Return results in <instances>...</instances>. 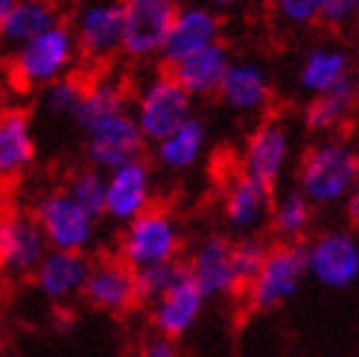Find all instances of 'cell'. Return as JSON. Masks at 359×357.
Segmentation results:
<instances>
[{"instance_id":"1","label":"cell","mask_w":359,"mask_h":357,"mask_svg":"<svg viewBox=\"0 0 359 357\" xmlns=\"http://www.w3.org/2000/svg\"><path fill=\"white\" fill-rule=\"evenodd\" d=\"M359 158L345 135L318 138L304 150L295 170V190L313 208L342 205L356 190Z\"/></svg>"},{"instance_id":"2","label":"cell","mask_w":359,"mask_h":357,"mask_svg":"<svg viewBox=\"0 0 359 357\" xmlns=\"http://www.w3.org/2000/svg\"><path fill=\"white\" fill-rule=\"evenodd\" d=\"M76 44L70 27L62 21L53 30L41 32L39 39H32L21 47L12 50L9 59V74L18 88H47L59 82L62 77H70V70L76 67Z\"/></svg>"},{"instance_id":"3","label":"cell","mask_w":359,"mask_h":357,"mask_svg":"<svg viewBox=\"0 0 359 357\" xmlns=\"http://www.w3.org/2000/svg\"><path fill=\"white\" fill-rule=\"evenodd\" d=\"M182 252V223L175 220L170 208L152 205L140 217L123 226L120 238V261L129 270H143V266L172 264Z\"/></svg>"},{"instance_id":"4","label":"cell","mask_w":359,"mask_h":357,"mask_svg":"<svg viewBox=\"0 0 359 357\" xmlns=\"http://www.w3.org/2000/svg\"><path fill=\"white\" fill-rule=\"evenodd\" d=\"M129 112L140 129V138L149 147L193 117V100L175 85L170 74H152L135 91V105H129Z\"/></svg>"},{"instance_id":"5","label":"cell","mask_w":359,"mask_h":357,"mask_svg":"<svg viewBox=\"0 0 359 357\" xmlns=\"http://www.w3.org/2000/svg\"><path fill=\"white\" fill-rule=\"evenodd\" d=\"M67 27L85 65H109L123 53V0H82Z\"/></svg>"},{"instance_id":"6","label":"cell","mask_w":359,"mask_h":357,"mask_svg":"<svg viewBox=\"0 0 359 357\" xmlns=\"http://www.w3.org/2000/svg\"><path fill=\"white\" fill-rule=\"evenodd\" d=\"M32 220L41 228L44 243L53 252H88L97 240V226L88 211H82L65 190H47L35 200Z\"/></svg>"},{"instance_id":"7","label":"cell","mask_w":359,"mask_h":357,"mask_svg":"<svg viewBox=\"0 0 359 357\" xmlns=\"http://www.w3.org/2000/svg\"><path fill=\"white\" fill-rule=\"evenodd\" d=\"M304 275V246L301 243H280L269 249L257 275L245 284L248 305L255 311H275L286 305L301 287Z\"/></svg>"},{"instance_id":"8","label":"cell","mask_w":359,"mask_h":357,"mask_svg":"<svg viewBox=\"0 0 359 357\" xmlns=\"http://www.w3.org/2000/svg\"><path fill=\"white\" fill-rule=\"evenodd\" d=\"M304 270L327 290H348L359 278V243L351 231L330 228L304 246Z\"/></svg>"},{"instance_id":"9","label":"cell","mask_w":359,"mask_h":357,"mask_svg":"<svg viewBox=\"0 0 359 357\" xmlns=\"http://www.w3.org/2000/svg\"><path fill=\"white\" fill-rule=\"evenodd\" d=\"M178 6V0H123V56L158 59Z\"/></svg>"},{"instance_id":"10","label":"cell","mask_w":359,"mask_h":357,"mask_svg":"<svg viewBox=\"0 0 359 357\" xmlns=\"http://www.w3.org/2000/svg\"><path fill=\"white\" fill-rule=\"evenodd\" d=\"M292 129L280 117H266L248 132L240 152V173L275 188L292 158Z\"/></svg>"},{"instance_id":"11","label":"cell","mask_w":359,"mask_h":357,"mask_svg":"<svg viewBox=\"0 0 359 357\" xmlns=\"http://www.w3.org/2000/svg\"><path fill=\"white\" fill-rule=\"evenodd\" d=\"M155 205V173L147 158H135L105 173V205L102 217L117 226L132 223Z\"/></svg>"},{"instance_id":"12","label":"cell","mask_w":359,"mask_h":357,"mask_svg":"<svg viewBox=\"0 0 359 357\" xmlns=\"http://www.w3.org/2000/svg\"><path fill=\"white\" fill-rule=\"evenodd\" d=\"M143 152H147V141L140 138L132 112H120L85 132L88 164L102 173H109L120 164H129L135 158H143Z\"/></svg>"},{"instance_id":"13","label":"cell","mask_w":359,"mask_h":357,"mask_svg":"<svg viewBox=\"0 0 359 357\" xmlns=\"http://www.w3.org/2000/svg\"><path fill=\"white\" fill-rule=\"evenodd\" d=\"M219 41H222L219 12L208 9L205 4H187V6H178L158 59L167 67H172L175 62H182L193 56V53H199L210 44H219Z\"/></svg>"},{"instance_id":"14","label":"cell","mask_w":359,"mask_h":357,"mask_svg":"<svg viewBox=\"0 0 359 357\" xmlns=\"http://www.w3.org/2000/svg\"><path fill=\"white\" fill-rule=\"evenodd\" d=\"M217 97L234 115L257 117L266 115L275 100V82L269 67L257 59H234L228 65Z\"/></svg>"},{"instance_id":"15","label":"cell","mask_w":359,"mask_h":357,"mask_svg":"<svg viewBox=\"0 0 359 357\" xmlns=\"http://www.w3.org/2000/svg\"><path fill=\"white\" fill-rule=\"evenodd\" d=\"M275 193L269 185L248 178L243 173L231 176L222 193V214L231 231L243 238H255L263 226H269V211H272Z\"/></svg>"},{"instance_id":"16","label":"cell","mask_w":359,"mask_h":357,"mask_svg":"<svg viewBox=\"0 0 359 357\" xmlns=\"http://www.w3.org/2000/svg\"><path fill=\"white\" fill-rule=\"evenodd\" d=\"M184 273L205 299H222L240 290L234 264H231V240L222 235H208L196 246L184 264Z\"/></svg>"},{"instance_id":"17","label":"cell","mask_w":359,"mask_h":357,"mask_svg":"<svg viewBox=\"0 0 359 357\" xmlns=\"http://www.w3.org/2000/svg\"><path fill=\"white\" fill-rule=\"evenodd\" d=\"M44 255L47 243L32 214L15 211L0 217V270L12 275H32Z\"/></svg>"},{"instance_id":"18","label":"cell","mask_w":359,"mask_h":357,"mask_svg":"<svg viewBox=\"0 0 359 357\" xmlns=\"http://www.w3.org/2000/svg\"><path fill=\"white\" fill-rule=\"evenodd\" d=\"M295 79H298V88L310 100L330 94L339 85L356 79L351 67V53L339 41H321L301 56Z\"/></svg>"},{"instance_id":"19","label":"cell","mask_w":359,"mask_h":357,"mask_svg":"<svg viewBox=\"0 0 359 357\" xmlns=\"http://www.w3.org/2000/svg\"><path fill=\"white\" fill-rule=\"evenodd\" d=\"M82 299L91 308L105 311V313L129 311L132 305H137V299H135V273L120 258L97 261V264H91V270H88Z\"/></svg>"},{"instance_id":"20","label":"cell","mask_w":359,"mask_h":357,"mask_svg":"<svg viewBox=\"0 0 359 357\" xmlns=\"http://www.w3.org/2000/svg\"><path fill=\"white\" fill-rule=\"evenodd\" d=\"M234 62L231 50L219 41V44H210L193 56L175 62L172 67H167V74L175 79V85L190 97V100H208V97H217L222 77L228 65Z\"/></svg>"},{"instance_id":"21","label":"cell","mask_w":359,"mask_h":357,"mask_svg":"<svg viewBox=\"0 0 359 357\" xmlns=\"http://www.w3.org/2000/svg\"><path fill=\"white\" fill-rule=\"evenodd\" d=\"M205 301L208 299L190 281V275L182 273L175 278L172 287L152 305V323H155L158 334L167 337V340H175V337L187 334L196 323H199Z\"/></svg>"},{"instance_id":"22","label":"cell","mask_w":359,"mask_h":357,"mask_svg":"<svg viewBox=\"0 0 359 357\" xmlns=\"http://www.w3.org/2000/svg\"><path fill=\"white\" fill-rule=\"evenodd\" d=\"M88 270H91V261L82 252H53L47 249V255L41 258V264L35 266V284L44 299L65 305V301L82 296Z\"/></svg>"},{"instance_id":"23","label":"cell","mask_w":359,"mask_h":357,"mask_svg":"<svg viewBox=\"0 0 359 357\" xmlns=\"http://www.w3.org/2000/svg\"><path fill=\"white\" fill-rule=\"evenodd\" d=\"M39 144H35L32 117L24 109H0V182L24 176L32 162Z\"/></svg>"},{"instance_id":"24","label":"cell","mask_w":359,"mask_h":357,"mask_svg":"<svg viewBox=\"0 0 359 357\" xmlns=\"http://www.w3.org/2000/svg\"><path fill=\"white\" fill-rule=\"evenodd\" d=\"M152 150H155V164L161 170L190 173L193 167H199V162L208 152V123L193 115L164 141L152 144Z\"/></svg>"},{"instance_id":"25","label":"cell","mask_w":359,"mask_h":357,"mask_svg":"<svg viewBox=\"0 0 359 357\" xmlns=\"http://www.w3.org/2000/svg\"><path fill=\"white\" fill-rule=\"evenodd\" d=\"M120 112H129V91H126V85L117 77H97L94 82H85L82 100L74 112V123L85 135L97 123L109 120Z\"/></svg>"},{"instance_id":"26","label":"cell","mask_w":359,"mask_h":357,"mask_svg":"<svg viewBox=\"0 0 359 357\" xmlns=\"http://www.w3.org/2000/svg\"><path fill=\"white\" fill-rule=\"evenodd\" d=\"M62 24V9L56 0H18L0 27V41L6 47H21L41 32Z\"/></svg>"},{"instance_id":"27","label":"cell","mask_w":359,"mask_h":357,"mask_svg":"<svg viewBox=\"0 0 359 357\" xmlns=\"http://www.w3.org/2000/svg\"><path fill=\"white\" fill-rule=\"evenodd\" d=\"M353 112H356V79L339 85L330 94L313 97L307 109H304V126L316 138H330L348 126Z\"/></svg>"},{"instance_id":"28","label":"cell","mask_w":359,"mask_h":357,"mask_svg":"<svg viewBox=\"0 0 359 357\" xmlns=\"http://www.w3.org/2000/svg\"><path fill=\"white\" fill-rule=\"evenodd\" d=\"M316 208L304 200L298 190H286L283 196L272 200V211H269V226L283 240V243H298L313 226Z\"/></svg>"},{"instance_id":"29","label":"cell","mask_w":359,"mask_h":357,"mask_svg":"<svg viewBox=\"0 0 359 357\" xmlns=\"http://www.w3.org/2000/svg\"><path fill=\"white\" fill-rule=\"evenodd\" d=\"M65 193L74 200L82 211H88L94 220L102 217V205H105V173L97 170V167H79L74 176H70V182L65 188Z\"/></svg>"},{"instance_id":"30","label":"cell","mask_w":359,"mask_h":357,"mask_svg":"<svg viewBox=\"0 0 359 357\" xmlns=\"http://www.w3.org/2000/svg\"><path fill=\"white\" fill-rule=\"evenodd\" d=\"M182 273H184V264H178V261L135 270V299L147 301V305H155V301L172 287L175 278Z\"/></svg>"},{"instance_id":"31","label":"cell","mask_w":359,"mask_h":357,"mask_svg":"<svg viewBox=\"0 0 359 357\" xmlns=\"http://www.w3.org/2000/svg\"><path fill=\"white\" fill-rule=\"evenodd\" d=\"M82 91H85V82L70 74V77H62L59 82L41 88V103H44V109L50 115H56V117H74L76 105L82 100Z\"/></svg>"},{"instance_id":"32","label":"cell","mask_w":359,"mask_h":357,"mask_svg":"<svg viewBox=\"0 0 359 357\" xmlns=\"http://www.w3.org/2000/svg\"><path fill=\"white\" fill-rule=\"evenodd\" d=\"M269 252V246L255 235V238H240L237 243H231V264H234V275L240 281V287L257 275L260 264Z\"/></svg>"},{"instance_id":"33","label":"cell","mask_w":359,"mask_h":357,"mask_svg":"<svg viewBox=\"0 0 359 357\" xmlns=\"http://www.w3.org/2000/svg\"><path fill=\"white\" fill-rule=\"evenodd\" d=\"M327 0H272V12L283 27H313L318 24L321 9H325Z\"/></svg>"},{"instance_id":"34","label":"cell","mask_w":359,"mask_h":357,"mask_svg":"<svg viewBox=\"0 0 359 357\" xmlns=\"http://www.w3.org/2000/svg\"><path fill=\"white\" fill-rule=\"evenodd\" d=\"M356 12H359V0H327L318 24H325L327 30H348L356 21Z\"/></svg>"},{"instance_id":"35","label":"cell","mask_w":359,"mask_h":357,"mask_svg":"<svg viewBox=\"0 0 359 357\" xmlns=\"http://www.w3.org/2000/svg\"><path fill=\"white\" fill-rule=\"evenodd\" d=\"M140 357H178V349L172 340H167V337H155V340H149L143 346Z\"/></svg>"},{"instance_id":"36","label":"cell","mask_w":359,"mask_h":357,"mask_svg":"<svg viewBox=\"0 0 359 357\" xmlns=\"http://www.w3.org/2000/svg\"><path fill=\"white\" fill-rule=\"evenodd\" d=\"M243 0H208V9H213V12H219V9H234V6H240Z\"/></svg>"},{"instance_id":"37","label":"cell","mask_w":359,"mask_h":357,"mask_svg":"<svg viewBox=\"0 0 359 357\" xmlns=\"http://www.w3.org/2000/svg\"><path fill=\"white\" fill-rule=\"evenodd\" d=\"M345 208H348V220H353V223H356V214H359V211H356V208H359V193H356V190H353V193L348 196V200H345Z\"/></svg>"},{"instance_id":"38","label":"cell","mask_w":359,"mask_h":357,"mask_svg":"<svg viewBox=\"0 0 359 357\" xmlns=\"http://www.w3.org/2000/svg\"><path fill=\"white\" fill-rule=\"evenodd\" d=\"M18 4V0H0V27H4V21H6V15L12 12V6Z\"/></svg>"}]
</instances>
